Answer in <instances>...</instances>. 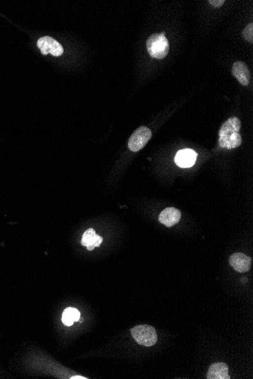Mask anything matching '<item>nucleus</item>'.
I'll return each mask as SVG.
<instances>
[{
    "instance_id": "nucleus-5",
    "label": "nucleus",
    "mask_w": 253,
    "mask_h": 379,
    "mask_svg": "<svg viewBox=\"0 0 253 379\" xmlns=\"http://www.w3.org/2000/svg\"><path fill=\"white\" fill-rule=\"evenodd\" d=\"M37 46L40 49L42 54L46 56L51 54L55 57H59L62 56L64 52V49L62 45L50 37H41L37 41Z\"/></svg>"
},
{
    "instance_id": "nucleus-13",
    "label": "nucleus",
    "mask_w": 253,
    "mask_h": 379,
    "mask_svg": "<svg viewBox=\"0 0 253 379\" xmlns=\"http://www.w3.org/2000/svg\"><path fill=\"white\" fill-rule=\"evenodd\" d=\"M243 37L245 40L249 42V43H253V24H248L247 26L245 28V29L243 31Z\"/></svg>"
},
{
    "instance_id": "nucleus-8",
    "label": "nucleus",
    "mask_w": 253,
    "mask_h": 379,
    "mask_svg": "<svg viewBox=\"0 0 253 379\" xmlns=\"http://www.w3.org/2000/svg\"><path fill=\"white\" fill-rule=\"evenodd\" d=\"M232 74L243 86H248L250 83V72L247 65L241 61H237L233 65Z\"/></svg>"
},
{
    "instance_id": "nucleus-2",
    "label": "nucleus",
    "mask_w": 253,
    "mask_h": 379,
    "mask_svg": "<svg viewBox=\"0 0 253 379\" xmlns=\"http://www.w3.org/2000/svg\"><path fill=\"white\" fill-rule=\"evenodd\" d=\"M146 48L149 56L153 59H165L169 52V43L165 37V33L153 34L146 41Z\"/></svg>"
},
{
    "instance_id": "nucleus-11",
    "label": "nucleus",
    "mask_w": 253,
    "mask_h": 379,
    "mask_svg": "<svg viewBox=\"0 0 253 379\" xmlns=\"http://www.w3.org/2000/svg\"><path fill=\"white\" fill-rule=\"evenodd\" d=\"M207 379H230L228 366L224 363H214L209 367Z\"/></svg>"
},
{
    "instance_id": "nucleus-14",
    "label": "nucleus",
    "mask_w": 253,
    "mask_h": 379,
    "mask_svg": "<svg viewBox=\"0 0 253 379\" xmlns=\"http://www.w3.org/2000/svg\"><path fill=\"white\" fill-rule=\"evenodd\" d=\"M209 3L215 8H220L224 5L225 1L224 0H209Z\"/></svg>"
},
{
    "instance_id": "nucleus-3",
    "label": "nucleus",
    "mask_w": 253,
    "mask_h": 379,
    "mask_svg": "<svg viewBox=\"0 0 253 379\" xmlns=\"http://www.w3.org/2000/svg\"><path fill=\"white\" fill-rule=\"evenodd\" d=\"M133 338L137 344L145 347H152L157 343L158 335L156 329L149 325H138L131 329Z\"/></svg>"
},
{
    "instance_id": "nucleus-15",
    "label": "nucleus",
    "mask_w": 253,
    "mask_h": 379,
    "mask_svg": "<svg viewBox=\"0 0 253 379\" xmlns=\"http://www.w3.org/2000/svg\"><path fill=\"white\" fill-rule=\"evenodd\" d=\"M71 379H75V378H79V379H87V378H86V377H83V376H80V375H74V376L71 377V378H70Z\"/></svg>"
},
{
    "instance_id": "nucleus-1",
    "label": "nucleus",
    "mask_w": 253,
    "mask_h": 379,
    "mask_svg": "<svg viewBox=\"0 0 253 379\" xmlns=\"http://www.w3.org/2000/svg\"><path fill=\"white\" fill-rule=\"evenodd\" d=\"M241 121L235 117L229 118L221 126L219 130V143L221 148L227 149H236L242 143L240 134Z\"/></svg>"
},
{
    "instance_id": "nucleus-4",
    "label": "nucleus",
    "mask_w": 253,
    "mask_h": 379,
    "mask_svg": "<svg viewBox=\"0 0 253 379\" xmlns=\"http://www.w3.org/2000/svg\"><path fill=\"white\" fill-rule=\"evenodd\" d=\"M152 138V132L146 126H140L133 132L128 140V148L134 152H139Z\"/></svg>"
},
{
    "instance_id": "nucleus-12",
    "label": "nucleus",
    "mask_w": 253,
    "mask_h": 379,
    "mask_svg": "<svg viewBox=\"0 0 253 379\" xmlns=\"http://www.w3.org/2000/svg\"><path fill=\"white\" fill-rule=\"evenodd\" d=\"M81 318L79 310L73 307H68L62 313V321L66 327H71L74 322H78Z\"/></svg>"
},
{
    "instance_id": "nucleus-6",
    "label": "nucleus",
    "mask_w": 253,
    "mask_h": 379,
    "mask_svg": "<svg viewBox=\"0 0 253 379\" xmlns=\"http://www.w3.org/2000/svg\"><path fill=\"white\" fill-rule=\"evenodd\" d=\"M252 259L243 253H236L230 257V264L237 272H248L250 269Z\"/></svg>"
},
{
    "instance_id": "nucleus-10",
    "label": "nucleus",
    "mask_w": 253,
    "mask_h": 379,
    "mask_svg": "<svg viewBox=\"0 0 253 379\" xmlns=\"http://www.w3.org/2000/svg\"><path fill=\"white\" fill-rule=\"evenodd\" d=\"M103 241V238L96 233L94 229L90 228L87 229L83 235L81 245L83 246H86L89 251H93L95 248L99 247Z\"/></svg>"
},
{
    "instance_id": "nucleus-7",
    "label": "nucleus",
    "mask_w": 253,
    "mask_h": 379,
    "mask_svg": "<svg viewBox=\"0 0 253 379\" xmlns=\"http://www.w3.org/2000/svg\"><path fill=\"white\" fill-rule=\"evenodd\" d=\"M197 158V154L195 151L190 149H182L176 154V165L180 168H191L195 165Z\"/></svg>"
},
{
    "instance_id": "nucleus-9",
    "label": "nucleus",
    "mask_w": 253,
    "mask_h": 379,
    "mask_svg": "<svg viewBox=\"0 0 253 379\" xmlns=\"http://www.w3.org/2000/svg\"><path fill=\"white\" fill-rule=\"evenodd\" d=\"M181 218V212L174 207L165 208L159 216V221L165 227H171L176 225Z\"/></svg>"
}]
</instances>
